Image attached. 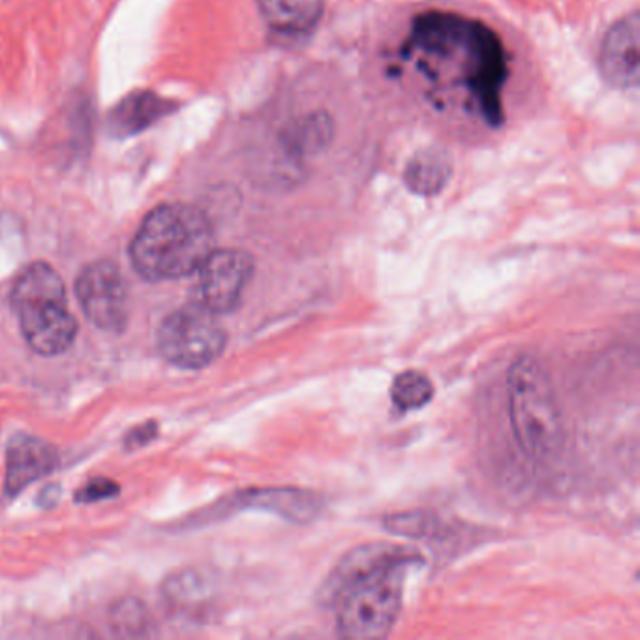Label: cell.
Here are the masks:
<instances>
[{"mask_svg": "<svg viewBox=\"0 0 640 640\" xmlns=\"http://www.w3.org/2000/svg\"><path fill=\"white\" fill-rule=\"evenodd\" d=\"M79 305L98 329L121 333L128 321V288L119 267L111 261H94L76 280Z\"/></svg>", "mask_w": 640, "mask_h": 640, "instance_id": "7", "label": "cell"}, {"mask_svg": "<svg viewBox=\"0 0 640 640\" xmlns=\"http://www.w3.org/2000/svg\"><path fill=\"white\" fill-rule=\"evenodd\" d=\"M12 308L27 344L40 355H61L77 335L61 275L47 263H31L17 276Z\"/></svg>", "mask_w": 640, "mask_h": 640, "instance_id": "4", "label": "cell"}, {"mask_svg": "<svg viewBox=\"0 0 640 640\" xmlns=\"http://www.w3.org/2000/svg\"><path fill=\"white\" fill-rule=\"evenodd\" d=\"M451 158L443 149L427 147L412 156L404 171V183L417 196H436L451 179Z\"/></svg>", "mask_w": 640, "mask_h": 640, "instance_id": "12", "label": "cell"}, {"mask_svg": "<svg viewBox=\"0 0 640 640\" xmlns=\"http://www.w3.org/2000/svg\"><path fill=\"white\" fill-rule=\"evenodd\" d=\"M599 66H601V74L612 87L635 89L639 85V14L624 17L610 27L601 46Z\"/></svg>", "mask_w": 640, "mask_h": 640, "instance_id": "8", "label": "cell"}, {"mask_svg": "<svg viewBox=\"0 0 640 640\" xmlns=\"http://www.w3.org/2000/svg\"><path fill=\"white\" fill-rule=\"evenodd\" d=\"M214 250L213 226L192 205L169 203L147 214L130 246L139 275L151 282L194 275Z\"/></svg>", "mask_w": 640, "mask_h": 640, "instance_id": "2", "label": "cell"}, {"mask_svg": "<svg viewBox=\"0 0 640 640\" xmlns=\"http://www.w3.org/2000/svg\"><path fill=\"white\" fill-rule=\"evenodd\" d=\"M432 397H434L432 381L417 370H406V372L398 374L393 381V387H391L393 404L402 413L415 412V410L425 408Z\"/></svg>", "mask_w": 640, "mask_h": 640, "instance_id": "14", "label": "cell"}, {"mask_svg": "<svg viewBox=\"0 0 640 640\" xmlns=\"http://www.w3.org/2000/svg\"><path fill=\"white\" fill-rule=\"evenodd\" d=\"M196 275V303L216 316L228 314L243 299L254 275V260L244 250H213Z\"/></svg>", "mask_w": 640, "mask_h": 640, "instance_id": "6", "label": "cell"}, {"mask_svg": "<svg viewBox=\"0 0 640 640\" xmlns=\"http://www.w3.org/2000/svg\"><path fill=\"white\" fill-rule=\"evenodd\" d=\"M57 466V451L34 436L21 434L8 447L6 492L16 496Z\"/></svg>", "mask_w": 640, "mask_h": 640, "instance_id": "9", "label": "cell"}, {"mask_svg": "<svg viewBox=\"0 0 640 640\" xmlns=\"http://www.w3.org/2000/svg\"><path fill=\"white\" fill-rule=\"evenodd\" d=\"M173 109L175 104L154 92H132L109 113V134L115 138L136 136L153 126L154 122L164 119Z\"/></svg>", "mask_w": 640, "mask_h": 640, "instance_id": "11", "label": "cell"}, {"mask_svg": "<svg viewBox=\"0 0 640 640\" xmlns=\"http://www.w3.org/2000/svg\"><path fill=\"white\" fill-rule=\"evenodd\" d=\"M333 139V121L327 113H312L295 122L284 136V147L295 156L323 151Z\"/></svg>", "mask_w": 640, "mask_h": 640, "instance_id": "13", "label": "cell"}, {"mask_svg": "<svg viewBox=\"0 0 640 640\" xmlns=\"http://www.w3.org/2000/svg\"><path fill=\"white\" fill-rule=\"evenodd\" d=\"M323 6V0H260L261 17L280 42L308 38L320 23Z\"/></svg>", "mask_w": 640, "mask_h": 640, "instance_id": "10", "label": "cell"}, {"mask_svg": "<svg viewBox=\"0 0 640 640\" xmlns=\"http://www.w3.org/2000/svg\"><path fill=\"white\" fill-rule=\"evenodd\" d=\"M158 350L171 365L199 370L216 361L228 344L218 316L198 305L177 308L158 329Z\"/></svg>", "mask_w": 640, "mask_h": 640, "instance_id": "5", "label": "cell"}, {"mask_svg": "<svg viewBox=\"0 0 640 640\" xmlns=\"http://www.w3.org/2000/svg\"><path fill=\"white\" fill-rule=\"evenodd\" d=\"M415 554L391 545L355 550L327 582L336 627L346 639H380L397 622L408 567Z\"/></svg>", "mask_w": 640, "mask_h": 640, "instance_id": "1", "label": "cell"}, {"mask_svg": "<svg viewBox=\"0 0 640 640\" xmlns=\"http://www.w3.org/2000/svg\"><path fill=\"white\" fill-rule=\"evenodd\" d=\"M154 436H156V423H147V425H141V427L134 428L130 432V436L126 438V445L128 447H141V445L151 442Z\"/></svg>", "mask_w": 640, "mask_h": 640, "instance_id": "16", "label": "cell"}, {"mask_svg": "<svg viewBox=\"0 0 640 640\" xmlns=\"http://www.w3.org/2000/svg\"><path fill=\"white\" fill-rule=\"evenodd\" d=\"M507 402L513 436L532 460H547L564 442V421L552 383L532 355L519 357L507 374Z\"/></svg>", "mask_w": 640, "mask_h": 640, "instance_id": "3", "label": "cell"}, {"mask_svg": "<svg viewBox=\"0 0 640 640\" xmlns=\"http://www.w3.org/2000/svg\"><path fill=\"white\" fill-rule=\"evenodd\" d=\"M119 494V485L109 481V479H94L89 485L81 488L76 494L79 503L100 502Z\"/></svg>", "mask_w": 640, "mask_h": 640, "instance_id": "15", "label": "cell"}]
</instances>
